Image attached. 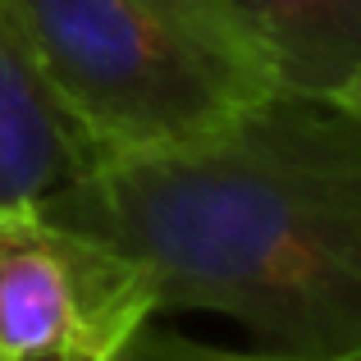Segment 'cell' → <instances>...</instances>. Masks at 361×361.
<instances>
[{
    "mask_svg": "<svg viewBox=\"0 0 361 361\" xmlns=\"http://www.w3.org/2000/svg\"><path fill=\"white\" fill-rule=\"evenodd\" d=\"M206 5L279 92L334 101L361 69V0H206Z\"/></svg>",
    "mask_w": 361,
    "mask_h": 361,
    "instance_id": "4",
    "label": "cell"
},
{
    "mask_svg": "<svg viewBox=\"0 0 361 361\" xmlns=\"http://www.w3.org/2000/svg\"><path fill=\"white\" fill-rule=\"evenodd\" d=\"M334 101H338V106H343V110H348V115H357V119H361V69H357V78H353V82H348V87H343V92H338V97H334Z\"/></svg>",
    "mask_w": 361,
    "mask_h": 361,
    "instance_id": "7",
    "label": "cell"
},
{
    "mask_svg": "<svg viewBox=\"0 0 361 361\" xmlns=\"http://www.w3.org/2000/svg\"><path fill=\"white\" fill-rule=\"evenodd\" d=\"M46 211L119 247L160 311H215L283 361H361V119L274 92L229 128L97 156Z\"/></svg>",
    "mask_w": 361,
    "mask_h": 361,
    "instance_id": "1",
    "label": "cell"
},
{
    "mask_svg": "<svg viewBox=\"0 0 361 361\" xmlns=\"http://www.w3.org/2000/svg\"><path fill=\"white\" fill-rule=\"evenodd\" d=\"M92 160V142L42 82L14 14L0 0V206L46 202L87 174Z\"/></svg>",
    "mask_w": 361,
    "mask_h": 361,
    "instance_id": "5",
    "label": "cell"
},
{
    "mask_svg": "<svg viewBox=\"0 0 361 361\" xmlns=\"http://www.w3.org/2000/svg\"><path fill=\"white\" fill-rule=\"evenodd\" d=\"M0 361H9V357H0Z\"/></svg>",
    "mask_w": 361,
    "mask_h": 361,
    "instance_id": "8",
    "label": "cell"
},
{
    "mask_svg": "<svg viewBox=\"0 0 361 361\" xmlns=\"http://www.w3.org/2000/svg\"><path fill=\"white\" fill-rule=\"evenodd\" d=\"M119 361H283V357L261 353V348L233 353V348L202 343V338H188V334H178V329H165V325H156V320H147V325L137 329V338L123 348Z\"/></svg>",
    "mask_w": 361,
    "mask_h": 361,
    "instance_id": "6",
    "label": "cell"
},
{
    "mask_svg": "<svg viewBox=\"0 0 361 361\" xmlns=\"http://www.w3.org/2000/svg\"><path fill=\"white\" fill-rule=\"evenodd\" d=\"M42 82L97 156L229 128L274 82L206 0H5Z\"/></svg>",
    "mask_w": 361,
    "mask_h": 361,
    "instance_id": "2",
    "label": "cell"
},
{
    "mask_svg": "<svg viewBox=\"0 0 361 361\" xmlns=\"http://www.w3.org/2000/svg\"><path fill=\"white\" fill-rule=\"evenodd\" d=\"M156 316V283L133 256L37 202L0 206V357L119 361Z\"/></svg>",
    "mask_w": 361,
    "mask_h": 361,
    "instance_id": "3",
    "label": "cell"
}]
</instances>
